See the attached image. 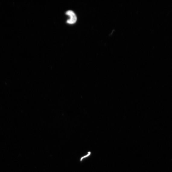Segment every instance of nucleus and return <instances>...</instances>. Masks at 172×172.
<instances>
[{"label":"nucleus","instance_id":"f257e3e1","mask_svg":"<svg viewBox=\"0 0 172 172\" xmlns=\"http://www.w3.org/2000/svg\"><path fill=\"white\" fill-rule=\"evenodd\" d=\"M66 14L69 16L70 19L67 21L68 24H73L76 23L77 20V17L75 14L72 10H68L66 11Z\"/></svg>","mask_w":172,"mask_h":172}]
</instances>
